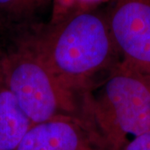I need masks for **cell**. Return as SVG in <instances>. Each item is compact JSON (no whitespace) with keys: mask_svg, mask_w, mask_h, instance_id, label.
Here are the masks:
<instances>
[{"mask_svg":"<svg viewBox=\"0 0 150 150\" xmlns=\"http://www.w3.org/2000/svg\"><path fill=\"white\" fill-rule=\"evenodd\" d=\"M21 28L25 30L18 39L75 95L84 91L97 74L110 71L120 62L106 15L95 10Z\"/></svg>","mask_w":150,"mask_h":150,"instance_id":"6da1fadb","label":"cell"},{"mask_svg":"<svg viewBox=\"0 0 150 150\" xmlns=\"http://www.w3.org/2000/svg\"><path fill=\"white\" fill-rule=\"evenodd\" d=\"M85 109L104 149L123 150L129 135L150 130V79L120 61L85 99Z\"/></svg>","mask_w":150,"mask_h":150,"instance_id":"7a4b0ae2","label":"cell"},{"mask_svg":"<svg viewBox=\"0 0 150 150\" xmlns=\"http://www.w3.org/2000/svg\"><path fill=\"white\" fill-rule=\"evenodd\" d=\"M0 75L33 124L76 116L77 95L67 89L42 60L17 39L0 60Z\"/></svg>","mask_w":150,"mask_h":150,"instance_id":"3957f363","label":"cell"},{"mask_svg":"<svg viewBox=\"0 0 150 150\" xmlns=\"http://www.w3.org/2000/svg\"><path fill=\"white\" fill-rule=\"evenodd\" d=\"M106 15L121 62L150 79V0H112Z\"/></svg>","mask_w":150,"mask_h":150,"instance_id":"277c9868","label":"cell"},{"mask_svg":"<svg viewBox=\"0 0 150 150\" xmlns=\"http://www.w3.org/2000/svg\"><path fill=\"white\" fill-rule=\"evenodd\" d=\"M16 150H105L89 124L77 116H59L33 124Z\"/></svg>","mask_w":150,"mask_h":150,"instance_id":"5b68a950","label":"cell"},{"mask_svg":"<svg viewBox=\"0 0 150 150\" xmlns=\"http://www.w3.org/2000/svg\"><path fill=\"white\" fill-rule=\"evenodd\" d=\"M32 125L0 75V150H16Z\"/></svg>","mask_w":150,"mask_h":150,"instance_id":"8992f818","label":"cell"},{"mask_svg":"<svg viewBox=\"0 0 150 150\" xmlns=\"http://www.w3.org/2000/svg\"><path fill=\"white\" fill-rule=\"evenodd\" d=\"M49 0H0V23L24 27Z\"/></svg>","mask_w":150,"mask_h":150,"instance_id":"52a82bcc","label":"cell"},{"mask_svg":"<svg viewBox=\"0 0 150 150\" xmlns=\"http://www.w3.org/2000/svg\"><path fill=\"white\" fill-rule=\"evenodd\" d=\"M112 0H54V9L50 22L75 13L94 10L97 6Z\"/></svg>","mask_w":150,"mask_h":150,"instance_id":"ba28073f","label":"cell"},{"mask_svg":"<svg viewBox=\"0 0 150 150\" xmlns=\"http://www.w3.org/2000/svg\"><path fill=\"white\" fill-rule=\"evenodd\" d=\"M123 150H150V130L129 141Z\"/></svg>","mask_w":150,"mask_h":150,"instance_id":"9c48e42d","label":"cell"}]
</instances>
